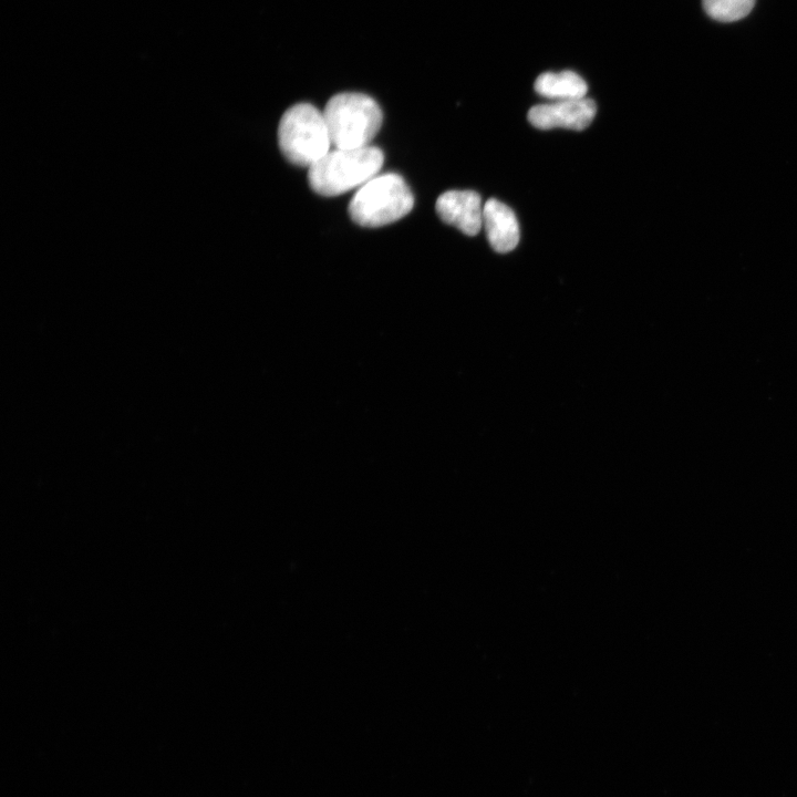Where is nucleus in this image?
<instances>
[{"mask_svg": "<svg viewBox=\"0 0 797 797\" xmlns=\"http://www.w3.org/2000/svg\"><path fill=\"white\" fill-rule=\"evenodd\" d=\"M384 162L375 146L329 151L308 169L311 189L321 196H338L376 176Z\"/></svg>", "mask_w": 797, "mask_h": 797, "instance_id": "1", "label": "nucleus"}, {"mask_svg": "<svg viewBox=\"0 0 797 797\" xmlns=\"http://www.w3.org/2000/svg\"><path fill=\"white\" fill-rule=\"evenodd\" d=\"M322 113L331 143L341 149L369 146L383 120L379 104L371 96L358 92L333 95Z\"/></svg>", "mask_w": 797, "mask_h": 797, "instance_id": "2", "label": "nucleus"}, {"mask_svg": "<svg viewBox=\"0 0 797 797\" xmlns=\"http://www.w3.org/2000/svg\"><path fill=\"white\" fill-rule=\"evenodd\" d=\"M413 205V194L403 177L386 173L362 185L350 200L348 211L362 227H381L406 216Z\"/></svg>", "mask_w": 797, "mask_h": 797, "instance_id": "3", "label": "nucleus"}, {"mask_svg": "<svg viewBox=\"0 0 797 797\" xmlns=\"http://www.w3.org/2000/svg\"><path fill=\"white\" fill-rule=\"evenodd\" d=\"M278 144L291 164L301 167L313 165L332 144L323 113L309 103L289 107L279 122Z\"/></svg>", "mask_w": 797, "mask_h": 797, "instance_id": "4", "label": "nucleus"}, {"mask_svg": "<svg viewBox=\"0 0 797 797\" xmlns=\"http://www.w3.org/2000/svg\"><path fill=\"white\" fill-rule=\"evenodd\" d=\"M596 113L597 106L591 99L553 101L532 106L528 111V121L539 130L563 127L582 131L591 124Z\"/></svg>", "mask_w": 797, "mask_h": 797, "instance_id": "5", "label": "nucleus"}, {"mask_svg": "<svg viewBox=\"0 0 797 797\" xmlns=\"http://www.w3.org/2000/svg\"><path fill=\"white\" fill-rule=\"evenodd\" d=\"M483 208L479 194L473 190L445 192L435 204L438 217L467 236H475L483 227Z\"/></svg>", "mask_w": 797, "mask_h": 797, "instance_id": "6", "label": "nucleus"}, {"mask_svg": "<svg viewBox=\"0 0 797 797\" xmlns=\"http://www.w3.org/2000/svg\"><path fill=\"white\" fill-rule=\"evenodd\" d=\"M483 226L491 248L497 252H509L519 242V224L515 213L496 198L484 204Z\"/></svg>", "mask_w": 797, "mask_h": 797, "instance_id": "7", "label": "nucleus"}, {"mask_svg": "<svg viewBox=\"0 0 797 797\" xmlns=\"http://www.w3.org/2000/svg\"><path fill=\"white\" fill-rule=\"evenodd\" d=\"M535 91L552 101H568L586 97L588 85L586 81L573 71L545 72L534 84Z\"/></svg>", "mask_w": 797, "mask_h": 797, "instance_id": "8", "label": "nucleus"}, {"mask_svg": "<svg viewBox=\"0 0 797 797\" xmlns=\"http://www.w3.org/2000/svg\"><path fill=\"white\" fill-rule=\"evenodd\" d=\"M705 12L714 20L733 22L746 17L755 0H703Z\"/></svg>", "mask_w": 797, "mask_h": 797, "instance_id": "9", "label": "nucleus"}]
</instances>
